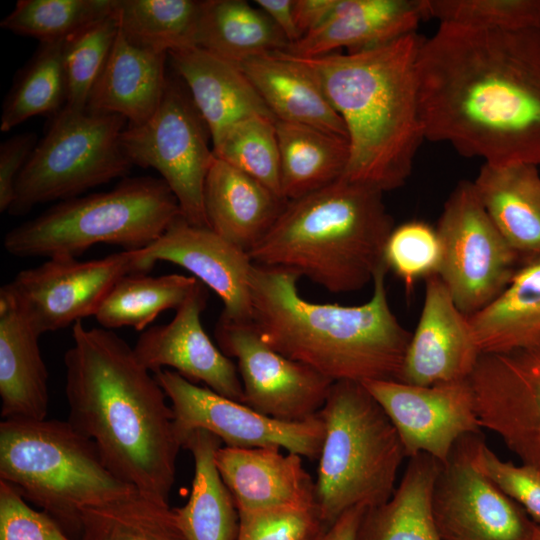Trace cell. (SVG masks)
Listing matches in <instances>:
<instances>
[{"label": "cell", "mask_w": 540, "mask_h": 540, "mask_svg": "<svg viewBox=\"0 0 540 540\" xmlns=\"http://www.w3.org/2000/svg\"><path fill=\"white\" fill-rule=\"evenodd\" d=\"M281 192L289 201L340 179L349 159L345 137L312 126L275 121Z\"/></svg>", "instance_id": "obj_32"}, {"label": "cell", "mask_w": 540, "mask_h": 540, "mask_svg": "<svg viewBox=\"0 0 540 540\" xmlns=\"http://www.w3.org/2000/svg\"><path fill=\"white\" fill-rule=\"evenodd\" d=\"M474 461L491 482L540 524V471L501 460L487 446L483 434L477 440Z\"/></svg>", "instance_id": "obj_44"}, {"label": "cell", "mask_w": 540, "mask_h": 540, "mask_svg": "<svg viewBox=\"0 0 540 540\" xmlns=\"http://www.w3.org/2000/svg\"><path fill=\"white\" fill-rule=\"evenodd\" d=\"M179 204L160 178L121 180L113 189L60 201L4 236L16 257H73L100 244L124 250L146 248L181 216Z\"/></svg>", "instance_id": "obj_8"}, {"label": "cell", "mask_w": 540, "mask_h": 540, "mask_svg": "<svg viewBox=\"0 0 540 540\" xmlns=\"http://www.w3.org/2000/svg\"><path fill=\"white\" fill-rule=\"evenodd\" d=\"M532 540H540V524L535 523Z\"/></svg>", "instance_id": "obj_50"}, {"label": "cell", "mask_w": 540, "mask_h": 540, "mask_svg": "<svg viewBox=\"0 0 540 540\" xmlns=\"http://www.w3.org/2000/svg\"><path fill=\"white\" fill-rule=\"evenodd\" d=\"M281 450L278 446L217 450V468L238 511L316 506L315 482L302 457Z\"/></svg>", "instance_id": "obj_21"}, {"label": "cell", "mask_w": 540, "mask_h": 540, "mask_svg": "<svg viewBox=\"0 0 540 540\" xmlns=\"http://www.w3.org/2000/svg\"><path fill=\"white\" fill-rule=\"evenodd\" d=\"M39 333L0 291V398L4 419H46L48 371Z\"/></svg>", "instance_id": "obj_26"}, {"label": "cell", "mask_w": 540, "mask_h": 540, "mask_svg": "<svg viewBox=\"0 0 540 540\" xmlns=\"http://www.w3.org/2000/svg\"><path fill=\"white\" fill-rule=\"evenodd\" d=\"M254 3L278 27L289 45L301 39L294 17V0H255Z\"/></svg>", "instance_id": "obj_48"}, {"label": "cell", "mask_w": 540, "mask_h": 540, "mask_svg": "<svg viewBox=\"0 0 540 540\" xmlns=\"http://www.w3.org/2000/svg\"><path fill=\"white\" fill-rule=\"evenodd\" d=\"M209 138L186 87L169 76L156 112L142 124H127L120 136L130 163L158 171L177 199L182 217L200 227H208L204 186L215 159Z\"/></svg>", "instance_id": "obj_10"}, {"label": "cell", "mask_w": 540, "mask_h": 540, "mask_svg": "<svg viewBox=\"0 0 540 540\" xmlns=\"http://www.w3.org/2000/svg\"><path fill=\"white\" fill-rule=\"evenodd\" d=\"M198 282L193 276L176 273L125 275L109 291L94 317L105 329L132 327L143 332L162 312L176 311Z\"/></svg>", "instance_id": "obj_34"}, {"label": "cell", "mask_w": 540, "mask_h": 540, "mask_svg": "<svg viewBox=\"0 0 540 540\" xmlns=\"http://www.w3.org/2000/svg\"><path fill=\"white\" fill-rule=\"evenodd\" d=\"M336 0H294V17L301 38L330 17Z\"/></svg>", "instance_id": "obj_47"}, {"label": "cell", "mask_w": 540, "mask_h": 540, "mask_svg": "<svg viewBox=\"0 0 540 540\" xmlns=\"http://www.w3.org/2000/svg\"><path fill=\"white\" fill-rule=\"evenodd\" d=\"M276 120L312 126L347 139L344 123L314 76L283 50L240 65Z\"/></svg>", "instance_id": "obj_27"}, {"label": "cell", "mask_w": 540, "mask_h": 540, "mask_svg": "<svg viewBox=\"0 0 540 540\" xmlns=\"http://www.w3.org/2000/svg\"><path fill=\"white\" fill-rule=\"evenodd\" d=\"M0 540H74L46 512L0 480Z\"/></svg>", "instance_id": "obj_45"}, {"label": "cell", "mask_w": 540, "mask_h": 540, "mask_svg": "<svg viewBox=\"0 0 540 540\" xmlns=\"http://www.w3.org/2000/svg\"><path fill=\"white\" fill-rule=\"evenodd\" d=\"M167 55L208 127L211 139L244 118L254 115L274 118L240 66L198 46L171 50Z\"/></svg>", "instance_id": "obj_23"}, {"label": "cell", "mask_w": 540, "mask_h": 540, "mask_svg": "<svg viewBox=\"0 0 540 540\" xmlns=\"http://www.w3.org/2000/svg\"><path fill=\"white\" fill-rule=\"evenodd\" d=\"M393 229L382 191L340 178L287 201L248 254L256 265L293 272L335 294L348 293L373 281Z\"/></svg>", "instance_id": "obj_5"}, {"label": "cell", "mask_w": 540, "mask_h": 540, "mask_svg": "<svg viewBox=\"0 0 540 540\" xmlns=\"http://www.w3.org/2000/svg\"><path fill=\"white\" fill-rule=\"evenodd\" d=\"M387 272L383 261L370 299L344 306L308 301L297 274L253 263L251 322L274 350L333 382L398 381L412 333L391 310Z\"/></svg>", "instance_id": "obj_4"}, {"label": "cell", "mask_w": 540, "mask_h": 540, "mask_svg": "<svg viewBox=\"0 0 540 540\" xmlns=\"http://www.w3.org/2000/svg\"><path fill=\"white\" fill-rule=\"evenodd\" d=\"M473 183L486 211L521 261L540 254V167L483 163Z\"/></svg>", "instance_id": "obj_28"}, {"label": "cell", "mask_w": 540, "mask_h": 540, "mask_svg": "<svg viewBox=\"0 0 540 540\" xmlns=\"http://www.w3.org/2000/svg\"><path fill=\"white\" fill-rule=\"evenodd\" d=\"M236 540H311L322 528L316 506L238 511Z\"/></svg>", "instance_id": "obj_43"}, {"label": "cell", "mask_w": 540, "mask_h": 540, "mask_svg": "<svg viewBox=\"0 0 540 540\" xmlns=\"http://www.w3.org/2000/svg\"><path fill=\"white\" fill-rule=\"evenodd\" d=\"M221 444L203 429L192 431L183 442L194 460V476L188 501L174 512L186 540H236L238 510L215 461Z\"/></svg>", "instance_id": "obj_30"}, {"label": "cell", "mask_w": 540, "mask_h": 540, "mask_svg": "<svg viewBox=\"0 0 540 540\" xmlns=\"http://www.w3.org/2000/svg\"><path fill=\"white\" fill-rule=\"evenodd\" d=\"M275 121L264 115L250 116L231 124L211 140L215 157L284 198Z\"/></svg>", "instance_id": "obj_38"}, {"label": "cell", "mask_w": 540, "mask_h": 540, "mask_svg": "<svg viewBox=\"0 0 540 540\" xmlns=\"http://www.w3.org/2000/svg\"><path fill=\"white\" fill-rule=\"evenodd\" d=\"M480 356L468 316L456 306L439 275L429 276L398 381L432 386L467 380Z\"/></svg>", "instance_id": "obj_20"}, {"label": "cell", "mask_w": 540, "mask_h": 540, "mask_svg": "<svg viewBox=\"0 0 540 540\" xmlns=\"http://www.w3.org/2000/svg\"><path fill=\"white\" fill-rule=\"evenodd\" d=\"M481 433L462 437L441 464L432 510L442 540H532L535 522L476 466Z\"/></svg>", "instance_id": "obj_14"}, {"label": "cell", "mask_w": 540, "mask_h": 540, "mask_svg": "<svg viewBox=\"0 0 540 540\" xmlns=\"http://www.w3.org/2000/svg\"><path fill=\"white\" fill-rule=\"evenodd\" d=\"M367 508L353 507L332 525L324 527L311 540H358L359 528Z\"/></svg>", "instance_id": "obj_49"}, {"label": "cell", "mask_w": 540, "mask_h": 540, "mask_svg": "<svg viewBox=\"0 0 540 540\" xmlns=\"http://www.w3.org/2000/svg\"><path fill=\"white\" fill-rule=\"evenodd\" d=\"M363 385L387 414L408 458L424 453L444 464L458 440L481 433L469 379L432 386L394 380Z\"/></svg>", "instance_id": "obj_17"}, {"label": "cell", "mask_w": 540, "mask_h": 540, "mask_svg": "<svg viewBox=\"0 0 540 540\" xmlns=\"http://www.w3.org/2000/svg\"><path fill=\"white\" fill-rule=\"evenodd\" d=\"M138 256L145 273L158 261L186 269L221 299L222 317L233 322H251L253 262L248 252L210 228L192 225L181 215L160 238L138 250Z\"/></svg>", "instance_id": "obj_19"}, {"label": "cell", "mask_w": 540, "mask_h": 540, "mask_svg": "<svg viewBox=\"0 0 540 540\" xmlns=\"http://www.w3.org/2000/svg\"><path fill=\"white\" fill-rule=\"evenodd\" d=\"M206 287L198 282L167 324L144 330L134 345L138 361L151 373L172 368L193 383L245 404L237 366L214 345L201 322Z\"/></svg>", "instance_id": "obj_18"}, {"label": "cell", "mask_w": 540, "mask_h": 540, "mask_svg": "<svg viewBox=\"0 0 540 540\" xmlns=\"http://www.w3.org/2000/svg\"><path fill=\"white\" fill-rule=\"evenodd\" d=\"M79 540H186L169 503L134 490L81 513Z\"/></svg>", "instance_id": "obj_36"}, {"label": "cell", "mask_w": 540, "mask_h": 540, "mask_svg": "<svg viewBox=\"0 0 540 540\" xmlns=\"http://www.w3.org/2000/svg\"><path fill=\"white\" fill-rule=\"evenodd\" d=\"M417 73L425 139L486 164L540 167V28L440 23Z\"/></svg>", "instance_id": "obj_1"}, {"label": "cell", "mask_w": 540, "mask_h": 540, "mask_svg": "<svg viewBox=\"0 0 540 540\" xmlns=\"http://www.w3.org/2000/svg\"><path fill=\"white\" fill-rule=\"evenodd\" d=\"M319 415L324 438L315 499L328 527L353 507L387 502L406 454L387 414L362 383L334 382Z\"/></svg>", "instance_id": "obj_7"}, {"label": "cell", "mask_w": 540, "mask_h": 540, "mask_svg": "<svg viewBox=\"0 0 540 540\" xmlns=\"http://www.w3.org/2000/svg\"><path fill=\"white\" fill-rule=\"evenodd\" d=\"M425 18V0H336L325 23L284 51L314 57L370 49L415 33Z\"/></svg>", "instance_id": "obj_22"}, {"label": "cell", "mask_w": 540, "mask_h": 540, "mask_svg": "<svg viewBox=\"0 0 540 540\" xmlns=\"http://www.w3.org/2000/svg\"><path fill=\"white\" fill-rule=\"evenodd\" d=\"M288 45L283 33L257 6L244 0L203 1L198 47L239 66Z\"/></svg>", "instance_id": "obj_33"}, {"label": "cell", "mask_w": 540, "mask_h": 540, "mask_svg": "<svg viewBox=\"0 0 540 540\" xmlns=\"http://www.w3.org/2000/svg\"><path fill=\"white\" fill-rule=\"evenodd\" d=\"M113 4L114 0H19L0 26L40 43L60 41L110 15Z\"/></svg>", "instance_id": "obj_39"}, {"label": "cell", "mask_w": 540, "mask_h": 540, "mask_svg": "<svg viewBox=\"0 0 540 540\" xmlns=\"http://www.w3.org/2000/svg\"><path fill=\"white\" fill-rule=\"evenodd\" d=\"M442 249L436 228L412 220L394 227L384 250V261L409 292L420 279L438 274Z\"/></svg>", "instance_id": "obj_42"}, {"label": "cell", "mask_w": 540, "mask_h": 540, "mask_svg": "<svg viewBox=\"0 0 540 540\" xmlns=\"http://www.w3.org/2000/svg\"><path fill=\"white\" fill-rule=\"evenodd\" d=\"M287 200L215 157L204 186L208 227L249 252L270 230Z\"/></svg>", "instance_id": "obj_24"}, {"label": "cell", "mask_w": 540, "mask_h": 540, "mask_svg": "<svg viewBox=\"0 0 540 540\" xmlns=\"http://www.w3.org/2000/svg\"><path fill=\"white\" fill-rule=\"evenodd\" d=\"M436 231L442 249L438 275L469 316L505 289L521 259L486 211L473 181L461 180L449 194Z\"/></svg>", "instance_id": "obj_11"}, {"label": "cell", "mask_w": 540, "mask_h": 540, "mask_svg": "<svg viewBox=\"0 0 540 540\" xmlns=\"http://www.w3.org/2000/svg\"><path fill=\"white\" fill-rule=\"evenodd\" d=\"M203 1L114 0L112 15L133 44L168 54L197 46Z\"/></svg>", "instance_id": "obj_35"}, {"label": "cell", "mask_w": 540, "mask_h": 540, "mask_svg": "<svg viewBox=\"0 0 540 540\" xmlns=\"http://www.w3.org/2000/svg\"><path fill=\"white\" fill-rule=\"evenodd\" d=\"M416 32L355 51L298 57L341 117L349 145L342 179L383 193L405 184L425 139L420 116ZM284 51V50H283Z\"/></svg>", "instance_id": "obj_3"}, {"label": "cell", "mask_w": 540, "mask_h": 540, "mask_svg": "<svg viewBox=\"0 0 540 540\" xmlns=\"http://www.w3.org/2000/svg\"><path fill=\"white\" fill-rule=\"evenodd\" d=\"M427 18L440 23L500 29L540 28V0H425Z\"/></svg>", "instance_id": "obj_41"}, {"label": "cell", "mask_w": 540, "mask_h": 540, "mask_svg": "<svg viewBox=\"0 0 540 540\" xmlns=\"http://www.w3.org/2000/svg\"><path fill=\"white\" fill-rule=\"evenodd\" d=\"M0 480L78 540L83 509L136 490L108 468L94 442L56 419L1 421Z\"/></svg>", "instance_id": "obj_6"}, {"label": "cell", "mask_w": 540, "mask_h": 540, "mask_svg": "<svg viewBox=\"0 0 540 540\" xmlns=\"http://www.w3.org/2000/svg\"><path fill=\"white\" fill-rule=\"evenodd\" d=\"M215 337L221 351L237 360L246 405L283 421L318 415L333 381L274 350L252 322L220 316Z\"/></svg>", "instance_id": "obj_15"}, {"label": "cell", "mask_w": 540, "mask_h": 540, "mask_svg": "<svg viewBox=\"0 0 540 540\" xmlns=\"http://www.w3.org/2000/svg\"><path fill=\"white\" fill-rule=\"evenodd\" d=\"M37 135L30 132L14 135L0 145V211L9 210L17 179L36 147Z\"/></svg>", "instance_id": "obj_46"}, {"label": "cell", "mask_w": 540, "mask_h": 540, "mask_svg": "<svg viewBox=\"0 0 540 540\" xmlns=\"http://www.w3.org/2000/svg\"><path fill=\"white\" fill-rule=\"evenodd\" d=\"M127 124L116 114L63 107L21 171L8 212L24 215L126 176L133 167L120 143Z\"/></svg>", "instance_id": "obj_9"}, {"label": "cell", "mask_w": 540, "mask_h": 540, "mask_svg": "<svg viewBox=\"0 0 540 540\" xmlns=\"http://www.w3.org/2000/svg\"><path fill=\"white\" fill-rule=\"evenodd\" d=\"M166 53L131 43L119 30L86 109L125 118L128 125L146 122L158 109L167 82Z\"/></svg>", "instance_id": "obj_25"}, {"label": "cell", "mask_w": 540, "mask_h": 540, "mask_svg": "<svg viewBox=\"0 0 540 540\" xmlns=\"http://www.w3.org/2000/svg\"><path fill=\"white\" fill-rule=\"evenodd\" d=\"M440 467L441 463L428 454L409 458L390 499L366 510L358 540H442L432 510Z\"/></svg>", "instance_id": "obj_31"}, {"label": "cell", "mask_w": 540, "mask_h": 540, "mask_svg": "<svg viewBox=\"0 0 540 540\" xmlns=\"http://www.w3.org/2000/svg\"><path fill=\"white\" fill-rule=\"evenodd\" d=\"M72 339L63 359L67 420L119 479L168 503L182 444L164 390L112 330L79 321Z\"/></svg>", "instance_id": "obj_2"}, {"label": "cell", "mask_w": 540, "mask_h": 540, "mask_svg": "<svg viewBox=\"0 0 540 540\" xmlns=\"http://www.w3.org/2000/svg\"><path fill=\"white\" fill-rule=\"evenodd\" d=\"M63 44L64 40L40 43L32 58L19 71L3 102L2 132L34 116L56 115L65 106Z\"/></svg>", "instance_id": "obj_37"}, {"label": "cell", "mask_w": 540, "mask_h": 540, "mask_svg": "<svg viewBox=\"0 0 540 540\" xmlns=\"http://www.w3.org/2000/svg\"><path fill=\"white\" fill-rule=\"evenodd\" d=\"M468 319L481 355L540 345V254L521 261L505 289Z\"/></svg>", "instance_id": "obj_29"}, {"label": "cell", "mask_w": 540, "mask_h": 540, "mask_svg": "<svg viewBox=\"0 0 540 540\" xmlns=\"http://www.w3.org/2000/svg\"><path fill=\"white\" fill-rule=\"evenodd\" d=\"M132 273H144L138 250L87 261L49 258L19 271L0 291L42 335L95 316L115 283Z\"/></svg>", "instance_id": "obj_13"}, {"label": "cell", "mask_w": 540, "mask_h": 540, "mask_svg": "<svg viewBox=\"0 0 540 540\" xmlns=\"http://www.w3.org/2000/svg\"><path fill=\"white\" fill-rule=\"evenodd\" d=\"M154 376L169 399L182 448L188 434L203 429L228 447L278 446L311 460L319 458L324 438L319 413L303 421H283L199 386L173 370L162 369Z\"/></svg>", "instance_id": "obj_12"}, {"label": "cell", "mask_w": 540, "mask_h": 540, "mask_svg": "<svg viewBox=\"0 0 540 540\" xmlns=\"http://www.w3.org/2000/svg\"><path fill=\"white\" fill-rule=\"evenodd\" d=\"M469 382L481 428L540 471V345L482 354Z\"/></svg>", "instance_id": "obj_16"}, {"label": "cell", "mask_w": 540, "mask_h": 540, "mask_svg": "<svg viewBox=\"0 0 540 540\" xmlns=\"http://www.w3.org/2000/svg\"><path fill=\"white\" fill-rule=\"evenodd\" d=\"M118 24L112 13L90 23L64 40L63 66L66 79V104L76 110L86 109L113 47Z\"/></svg>", "instance_id": "obj_40"}]
</instances>
